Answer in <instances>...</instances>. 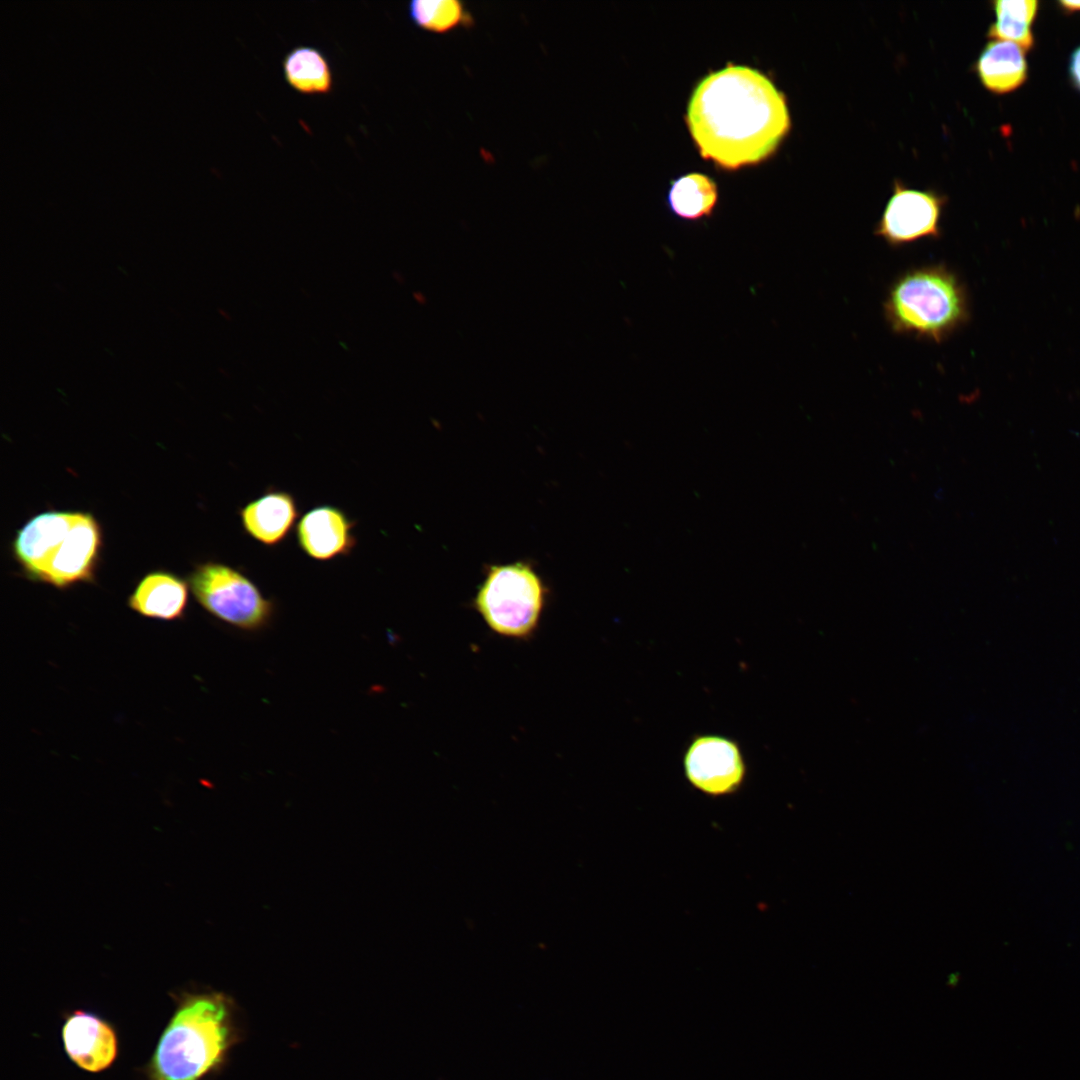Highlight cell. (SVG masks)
<instances>
[{
  "label": "cell",
  "mask_w": 1080,
  "mask_h": 1080,
  "mask_svg": "<svg viewBox=\"0 0 1080 1080\" xmlns=\"http://www.w3.org/2000/svg\"><path fill=\"white\" fill-rule=\"evenodd\" d=\"M686 122L700 155L739 169L769 158L791 127L785 95L755 68L728 63L694 88Z\"/></svg>",
  "instance_id": "cell-1"
},
{
  "label": "cell",
  "mask_w": 1080,
  "mask_h": 1080,
  "mask_svg": "<svg viewBox=\"0 0 1080 1080\" xmlns=\"http://www.w3.org/2000/svg\"><path fill=\"white\" fill-rule=\"evenodd\" d=\"M996 18H1005L1031 26L1037 10L1035 0H998L993 2Z\"/></svg>",
  "instance_id": "cell-18"
},
{
  "label": "cell",
  "mask_w": 1080,
  "mask_h": 1080,
  "mask_svg": "<svg viewBox=\"0 0 1080 1080\" xmlns=\"http://www.w3.org/2000/svg\"><path fill=\"white\" fill-rule=\"evenodd\" d=\"M549 589L527 560L488 565L472 606L494 633L528 640L538 629Z\"/></svg>",
  "instance_id": "cell-5"
},
{
  "label": "cell",
  "mask_w": 1080,
  "mask_h": 1080,
  "mask_svg": "<svg viewBox=\"0 0 1080 1080\" xmlns=\"http://www.w3.org/2000/svg\"><path fill=\"white\" fill-rule=\"evenodd\" d=\"M102 546L101 529L90 513L48 511L17 531L13 554L34 581L67 588L94 580Z\"/></svg>",
  "instance_id": "cell-2"
},
{
  "label": "cell",
  "mask_w": 1080,
  "mask_h": 1080,
  "mask_svg": "<svg viewBox=\"0 0 1080 1080\" xmlns=\"http://www.w3.org/2000/svg\"><path fill=\"white\" fill-rule=\"evenodd\" d=\"M946 203L947 198L936 191L908 188L896 181L874 234L891 247L938 239Z\"/></svg>",
  "instance_id": "cell-8"
},
{
  "label": "cell",
  "mask_w": 1080,
  "mask_h": 1080,
  "mask_svg": "<svg viewBox=\"0 0 1080 1080\" xmlns=\"http://www.w3.org/2000/svg\"><path fill=\"white\" fill-rule=\"evenodd\" d=\"M987 36L992 40H1003L1019 45L1023 50L1033 46L1034 37L1029 25L1005 18H996L991 24Z\"/></svg>",
  "instance_id": "cell-17"
},
{
  "label": "cell",
  "mask_w": 1080,
  "mask_h": 1080,
  "mask_svg": "<svg viewBox=\"0 0 1080 1080\" xmlns=\"http://www.w3.org/2000/svg\"><path fill=\"white\" fill-rule=\"evenodd\" d=\"M187 603V583L166 571L145 575L128 599L129 607L138 614L165 621L182 618Z\"/></svg>",
  "instance_id": "cell-12"
},
{
  "label": "cell",
  "mask_w": 1080,
  "mask_h": 1080,
  "mask_svg": "<svg viewBox=\"0 0 1080 1080\" xmlns=\"http://www.w3.org/2000/svg\"><path fill=\"white\" fill-rule=\"evenodd\" d=\"M1061 7L1067 11H1080V1H1067L1062 0L1059 2Z\"/></svg>",
  "instance_id": "cell-20"
},
{
  "label": "cell",
  "mask_w": 1080,
  "mask_h": 1080,
  "mask_svg": "<svg viewBox=\"0 0 1080 1080\" xmlns=\"http://www.w3.org/2000/svg\"><path fill=\"white\" fill-rule=\"evenodd\" d=\"M356 522L341 508L323 504L308 510L296 524L299 548L316 561H330L351 554L357 545Z\"/></svg>",
  "instance_id": "cell-9"
},
{
  "label": "cell",
  "mask_w": 1080,
  "mask_h": 1080,
  "mask_svg": "<svg viewBox=\"0 0 1080 1080\" xmlns=\"http://www.w3.org/2000/svg\"><path fill=\"white\" fill-rule=\"evenodd\" d=\"M975 70L986 89L998 94L1011 92L1027 78L1024 50L1013 42L991 40L980 53Z\"/></svg>",
  "instance_id": "cell-13"
},
{
  "label": "cell",
  "mask_w": 1080,
  "mask_h": 1080,
  "mask_svg": "<svg viewBox=\"0 0 1080 1080\" xmlns=\"http://www.w3.org/2000/svg\"><path fill=\"white\" fill-rule=\"evenodd\" d=\"M683 771L688 783L711 797L736 793L747 775V765L739 744L718 734L694 736L683 754Z\"/></svg>",
  "instance_id": "cell-7"
},
{
  "label": "cell",
  "mask_w": 1080,
  "mask_h": 1080,
  "mask_svg": "<svg viewBox=\"0 0 1080 1080\" xmlns=\"http://www.w3.org/2000/svg\"><path fill=\"white\" fill-rule=\"evenodd\" d=\"M408 14L415 25L433 33L472 24L471 14L458 0H414L408 5Z\"/></svg>",
  "instance_id": "cell-16"
},
{
  "label": "cell",
  "mask_w": 1080,
  "mask_h": 1080,
  "mask_svg": "<svg viewBox=\"0 0 1080 1080\" xmlns=\"http://www.w3.org/2000/svg\"><path fill=\"white\" fill-rule=\"evenodd\" d=\"M299 509L288 491L270 488L239 510L245 533L256 542L275 547L282 543L298 522Z\"/></svg>",
  "instance_id": "cell-11"
},
{
  "label": "cell",
  "mask_w": 1080,
  "mask_h": 1080,
  "mask_svg": "<svg viewBox=\"0 0 1080 1080\" xmlns=\"http://www.w3.org/2000/svg\"><path fill=\"white\" fill-rule=\"evenodd\" d=\"M883 314L895 334L942 343L970 318L967 289L943 263L913 267L890 285Z\"/></svg>",
  "instance_id": "cell-4"
},
{
  "label": "cell",
  "mask_w": 1080,
  "mask_h": 1080,
  "mask_svg": "<svg viewBox=\"0 0 1080 1080\" xmlns=\"http://www.w3.org/2000/svg\"><path fill=\"white\" fill-rule=\"evenodd\" d=\"M1069 71L1073 83L1080 89V46L1071 55Z\"/></svg>",
  "instance_id": "cell-19"
},
{
  "label": "cell",
  "mask_w": 1080,
  "mask_h": 1080,
  "mask_svg": "<svg viewBox=\"0 0 1080 1080\" xmlns=\"http://www.w3.org/2000/svg\"><path fill=\"white\" fill-rule=\"evenodd\" d=\"M64 1049L70 1060L88 1072L107 1069L117 1055V1036L112 1026L99 1016L74 1011L62 1027Z\"/></svg>",
  "instance_id": "cell-10"
},
{
  "label": "cell",
  "mask_w": 1080,
  "mask_h": 1080,
  "mask_svg": "<svg viewBox=\"0 0 1080 1080\" xmlns=\"http://www.w3.org/2000/svg\"><path fill=\"white\" fill-rule=\"evenodd\" d=\"M282 70L286 83L297 93L325 95L333 89L331 65L316 47L300 45L289 50L282 60Z\"/></svg>",
  "instance_id": "cell-14"
},
{
  "label": "cell",
  "mask_w": 1080,
  "mask_h": 1080,
  "mask_svg": "<svg viewBox=\"0 0 1080 1080\" xmlns=\"http://www.w3.org/2000/svg\"><path fill=\"white\" fill-rule=\"evenodd\" d=\"M197 602L211 615L243 630L263 628L273 603L240 570L219 562L198 564L188 577Z\"/></svg>",
  "instance_id": "cell-6"
},
{
  "label": "cell",
  "mask_w": 1080,
  "mask_h": 1080,
  "mask_svg": "<svg viewBox=\"0 0 1080 1080\" xmlns=\"http://www.w3.org/2000/svg\"><path fill=\"white\" fill-rule=\"evenodd\" d=\"M230 1013L220 993H182L155 1047L149 1080H201L231 1042Z\"/></svg>",
  "instance_id": "cell-3"
},
{
  "label": "cell",
  "mask_w": 1080,
  "mask_h": 1080,
  "mask_svg": "<svg viewBox=\"0 0 1080 1080\" xmlns=\"http://www.w3.org/2000/svg\"><path fill=\"white\" fill-rule=\"evenodd\" d=\"M715 182L707 175L693 172L672 181L667 194L671 212L683 220L697 221L712 215L717 204Z\"/></svg>",
  "instance_id": "cell-15"
}]
</instances>
